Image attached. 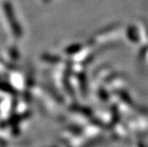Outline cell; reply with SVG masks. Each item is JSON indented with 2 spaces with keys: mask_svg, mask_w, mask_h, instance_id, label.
I'll return each mask as SVG.
<instances>
[{
  "mask_svg": "<svg viewBox=\"0 0 148 147\" xmlns=\"http://www.w3.org/2000/svg\"><path fill=\"white\" fill-rule=\"evenodd\" d=\"M5 14H6V15H7L8 21H9V23H10V25H11L12 31H14L15 36H16V37H20L22 36L21 27L19 26V24L17 23L16 19H15L14 12V11L12 10V8H11L10 5H8V4L6 5V7H5Z\"/></svg>",
  "mask_w": 148,
  "mask_h": 147,
  "instance_id": "6da1fadb",
  "label": "cell"
}]
</instances>
